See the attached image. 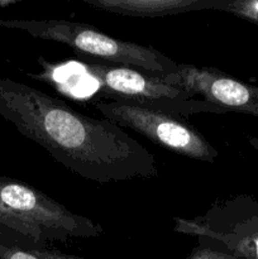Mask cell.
Segmentation results:
<instances>
[{
    "label": "cell",
    "mask_w": 258,
    "mask_h": 259,
    "mask_svg": "<svg viewBox=\"0 0 258 259\" xmlns=\"http://www.w3.org/2000/svg\"><path fill=\"white\" fill-rule=\"evenodd\" d=\"M85 68L98 81L101 93L113 101L158 109L185 119L197 113L224 114L218 106L194 98L184 89L166 82L159 76L100 62H85Z\"/></svg>",
    "instance_id": "3"
},
{
    "label": "cell",
    "mask_w": 258,
    "mask_h": 259,
    "mask_svg": "<svg viewBox=\"0 0 258 259\" xmlns=\"http://www.w3.org/2000/svg\"><path fill=\"white\" fill-rule=\"evenodd\" d=\"M215 10L229 13L258 25V0H217Z\"/></svg>",
    "instance_id": "11"
},
{
    "label": "cell",
    "mask_w": 258,
    "mask_h": 259,
    "mask_svg": "<svg viewBox=\"0 0 258 259\" xmlns=\"http://www.w3.org/2000/svg\"><path fill=\"white\" fill-rule=\"evenodd\" d=\"M0 202L34 228L42 242L95 238L103 233L98 223L70 211L29 185L3 176H0Z\"/></svg>",
    "instance_id": "6"
},
{
    "label": "cell",
    "mask_w": 258,
    "mask_h": 259,
    "mask_svg": "<svg viewBox=\"0 0 258 259\" xmlns=\"http://www.w3.org/2000/svg\"><path fill=\"white\" fill-rule=\"evenodd\" d=\"M248 142H249V144L253 148L258 151V137H250V138L248 139Z\"/></svg>",
    "instance_id": "13"
},
{
    "label": "cell",
    "mask_w": 258,
    "mask_h": 259,
    "mask_svg": "<svg viewBox=\"0 0 258 259\" xmlns=\"http://www.w3.org/2000/svg\"><path fill=\"white\" fill-rule=\"evenodd\" d=\"M95 108L106 120L120 128L132 129L180 156L210 163L219 156L215 147L189 119L121 101L98 103Z\"/></svg>",
    "instance_id": "5"
},
{
    "label": "cell",
    "mask_w": 258,
    "mask_h": 259,
    "mask_svg": "<svg viewBox=\"0 0 258 259\" xmlns=\"http://www.w3.org/2000/svg\"><path fill=\"white\" fill-rule=\"evenodd\" d=\"M96 9L138 18H161L195 10H215L217 0H83Z\"/></svg>",
    "instance_id": "8"
},
{
    "label": "cell",
    "mask_w": 258,
    "mask_h": 259,
    "mask_svg": "<svg viewBox=\"0 0 258 259\" xmlns=\"http://www.w3.org/2000/svg\"><path fill=\"white\" fill-rule=\"evenodd\" d=\"M0 259H85L50 248H30L0 242Z\"/></svg>",
    "instance_id": "9"
},
{
    "label": "cell",
    "mask_w": 258,
    "mask_h": 259,
    "mask_svg": "<svg viewBox=\"0 0 258 259\" xmlns=\"http://www.w3.org/2000/svg\"><path fill=\"white\" fill-rule=\"evenodd\" d=\"M175 232L238 258L258 259V200L237 195L215 201L192 219L174 218Z\"/></svg>",
    "instance_id": "4"
},
{
    "label": "cell",
    "mask_w": 258,
    "mask_h": 259,
    "mask_svg": "<svg viewBox=\"0 0 258 259\" xmlns=\"http://www.w3.org/2000/svg\"><path fill=\"white\" fill-rule=\"evenodd\" d=\"M15 0H0V7H8V5L15 4Z\"/></svg>",
    "instance_id": "14"
},
{
    "label": "cell",
    "mask_w": 258,
    "mask_h": 259,
    "mask_svg": "<svg viewBox=\"0 0 258 259\" xmlns=\"http://www.w3.org/2000/svg\"><path fill=\"white\" fill-rule=\"evenodd\" d=\"M164 81L184 89L194 98L212 104L223 113L252 114L257 103V86L248 85L214 67H197L177 63L176 72L164 76Z\"/></svg>",
    "instance_id": "7"
},
{
    "label": "cell",
    "mask_w": 258,
    "mask_h": 259,
    "mask_svg": "<svg viewBox=\"0 0 258 259\" xmlns=\"http://www.w3.org/2000/svg\"><path fill=\"white\" fill-rule=\"evenodd\" d=\"M0 115L88 181L111 184L158 176L153 154L120 126L83 115L22 82L0 78Z\"/></svg>",
    "instance_id": "1"
},
{
    "label": "cell",
    "mask_w": 258,
    "mask_h": 259,
    "mask_svg": "<svg viewBox=\"0 0 258 259\" xmlns=\"http://www.w3.org/2000/svg\"><path fill=\"white\" fill-rule=\"evenodd\" d=\"M0 27L19 29L43 40L62 43L80 55L91 57L100 63L136 68L153 76L164 77L176 72L177 63L152 46H142L129 40L118 39L100 29L63 19L5 20Z\"/></svg>",
    "instance_id": "2"
},
{
    "label": "cell",
    "mask_w": 258,
    "mask_h": 259,
    "mask_svg": "<svg viewBox=\"0 0 258 259\" xmlns=\"http://www.w3.org/2000/svg\"><path fill=\"white\" fill-rule=\"evenodd\" d=\"M255 93H257V103H255V105H254V108H253L252 114H250V115L258 116V88H257V90H255Z\"/></svg>",
    "instance_id": "15"
},
{
    "label": "cell",
    "mask_w": 258,
    "mask_h": 259,
    "mask_svg": "<svg viewBox=\"0 0 258 259\" xmlns=\"http://www.w3.org/2000/svg\"><path fill=\"white\" fill-rule=\"evenodd\" d=\"M186 259H242L224 250L215 249V248L206 247V245L197 244L194 249L190 252Z\"/></svg>",
    "instance_id": "12"
},
{
    "label": "cell",
    "mask_w": 258,
    "mask_h": 259,
    "mask_svg": "<svg viewBox=\"0 0 258 259\" xmlns=\"http://www.w3.org/2000/svg\"><path fill=\"white\" fill-rule=\"evenodd\" d=\"M5 230L22 235L30 243H42L39 234L34 228H32L28 223L20 219L18 215L13 214L10 210L3 206V204L0 202V242H2L3 233Z\"/></svg>",
    "instance_id": "10"
}]
</instances>
